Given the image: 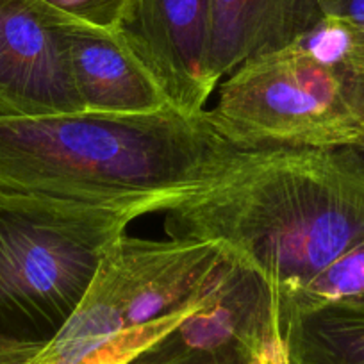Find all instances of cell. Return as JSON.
<instances>
[{"mask_svg": "<svg viewBox=\"0 0 364 364\" xmlns=\"http://www.w3.org/2000/svg\"><path fill=\"white\" fill-rule=\"evenodd\" d=\"M355 149H357V150H360V152H363V154H364V138H363V139H360V141H359V143H357V145H355Z\"/></svg>", "mask_w": 364, "mask_h": 364, "instance_id": "cell-17", "label": "cell"}, {"mask_svg": "<svg viewBox=\"0 0 364 364\" xmlns=\"http://www.w3.org/2000/svg\"><path fill=\"white\" fill-rule=\"evenodd\" d=\"M243 152L208 111L0 118V197L139 218L208 190Z\"/></svg>", "mask_w": 364, "mask_h": 364, "instance_id": "cell-1", "label": "cell"}, {"mask_svg": "<svg viewBox=\"0 0 364 364\" xmlns=\"http://www.w3.org/2000/svg\"><path fill=\"white\" fill-rule=\"evenodd\" d=\"M132 220L0 197V352L50 341Z\"/></svg>", "mask_w": 364, "mask_h": 364, "instance_id": "cell-3", "label": "cell"}, {"mask_svg": "<svg viewBox=\"0 0 364 364\" xmlns=\"http://www.w3.org/2000/svg\"><path fill=\"white\" fill-rule=\"evenodd\" d=\"M284 338L289 364H364V300L293 314Z\"/></svg>", "mask_w": 364, "mask_h": 364, "instance_id": "cell-12", "label": "cell"}, {"mask_svg": "<svg viewBox=\"0 0 364 364\" xmlns=\"http://www.w3.org/2000/svg\"><path fill=\"white\" fill-rule=\"evenodd\" d=\"M323 16L321 0H211L209 82L216 90L245 61L288 47Z\"/></svg>", "mask_w": 364, "mask_h": 364, "instance_id": "cell-11", "label": "cell"}, {"mask_svg": "<svg viewBox=\"0 0 364 364\" xmlns=\"http://www.w3.org/2000/svg\"><path fill=\"white\" fill-rule=\"evenodd\" d=\"M41 0H0V118L84 111L61 34Z\"/></svg>", "mask_w": 364, "mask_h": 364, "instance_id": "cell-6", "label": "cell"}, {"mask_svg": "<svg viewBox=\"0 0 364 364\" xmlns=\"http://www.w3.org/2000/svg\"><path fill=\"white\" fill-rule=\"evenodd\" d=\"M59 15L106 31L129 29L134 22L138 0H41Z\"/></svg>", "mask_w": 364, "mask_h": 364, "instance_id": "cell-15", "label": "cell"}, {"mask_svg": "<svg viewBox=\"0 0 364 364\" xmlns=\"http://www.w3.org/2000/svg\"><path fill=\"white\" fill-rule=\"evenodd\" d=\"M296 41L316 59L364 82V26L325 15Z\"/></svg>", "mask_w": 364, "mask_h": 364, "instance_id": "cell-14", "label": "cell"}, {"mask_svg": "<svg viewBox=\"0 0 364 364\" xmlns=\"http://www.w3.org/2000/svg\"><path fill=\"white\" fill-rule=\"evenodd\" d=\"M348 300H364V240L282 304V323L296 313Z\"/></svg>", "mask_w": 364, "mask_h": 364, "instance_id": "cell-13", "label": "cell"}, {"mask_svg": "<svg viewBox=\"0 0 364 364\" xmlns=\"http://www.w3.org/2000/svg\"><path fill=\"white\" fill-rule=\"evenodd\" d=\"M211 0H138L129 31L175 106L205 111L215 87L205 73Z\"/></svg>", "mask_w": 364, "mask_h": 364, "instance_id": "cell-10", "label": "cell"}, {"mask_svg": "<svg viewBox=\"0 0 364 364\" xmlns=\"http://www.w3.org/2000/svg\"><path fill=\"white\" fill-rule=\"evenodd\" d=\"M208 111L240 149H341L364 138V82L299 41L237 66Z\"/></svg>", "mask_w": 364, "mask_h": 364, "instance_id": "cell-4", "label": "cell"}, {"mask_svg": "<svg viewBox=\"0 0 364 364\" xmlns=\"http://www.w3.org/2000/svg\"><path fill=\"white\" fill-rule=\"evenodd\" d=\"M61 34L84 111L139 114L177 107L129 29L106 31L70 20Z\"/></svg>", "mask_w": 364, "mask_h": 364, "instance_id": "cell-9", "label": "cell"}, {"mask_svg": "<svg viewBox=\"0 0 364 364\" xmlns=\"http://www.w3.org/2000/svg\"><path fill=\"white\" fill-rule=\"evenodd\" d=\"M164 230L222 245L277 289L282 306L364 240V154L245 150L213 186L168 209Z\"/></svg>", "mask_w": 364, "mask_h": 364, "instance_id": "cell-2", "label": "cell"}, {"mask_svg": "<svg viewBox=\"0 0 364 364\" xmlns=\"http://www.w3.org/2000/svg\"><path fill=\"white\" fill-rule=\"evenodd\" d=\"M132 364H289L281 296L225 250L208 299Z\"/></svg>", "mask_w": 364, "mask_h": 364, "instance_id": "cell-5", "label": "cell"}, {"mask_svg": "<svg viewBox=\"0 0 364 364\" xmlns=\"http://www.w3.org/2000/svg\"><path fill=\"white\" fill-rule=\"evenodd\" d=\"M325 15L364 26V0H321Z\"/></svg>", "mask_w": 364, "mask_h": 364, "instance_id": "cell-16", "label": "cell"}, {"mask_svg": "<svg viewBox=\"0 0 364 364\" xmlns=\"http://www.w3.org/2000/svg\"><path fill=\"white\" fill-rule=\"evenodd\" d=\"M107 257L125 320L138 327L200 302L218 275L225 248L215 241H152L124 234Z\"/></svg>", "mask_w": 364, "mask_h": 364, "instance_id": "cell-7", "label": "cell"}, {"mask_svg": "<svg viewBox=\"0 0 364 364\" xmlns=\"http://www.w3.org/2000/svg\"><path fill=\"white\" fill-rule=\"evenodd\" d=\"M208 295L164 320L132 327L125 320L117 275L106 254L82 302L61 331L36 348L0 352V364H132L195 313Z\"/></svg>", "mask_w": 364, "mask_h": 364, "instance_id": "cell-8", "label": "cell"}]
</instances>
